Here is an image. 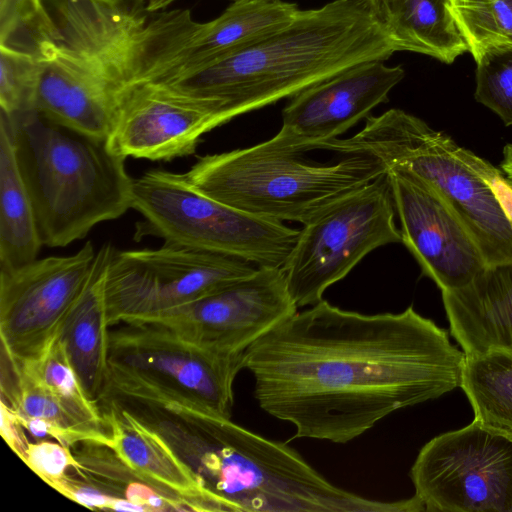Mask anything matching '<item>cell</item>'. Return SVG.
Returning a JSON list of instances; mask_svg holds the SVG:
<instances>
[{
    "label": "cell",
    "instance_id": "6da1fadb",
    "mask_svg": "<svg viewBox=\"0 0 512 512\" xmlns=\"http://www.w3.org/2000/svg\"><path fill=\"white\" fill-rule=\"evenodd\" d=\"M463 351L413 306L362 314L326 300L252 344L254 398L295 427L293 438L344 444L393 412L461 386Z\"/></svg>",
    "mask_w": 512,
    "mask_h": 512
},
{
    "label": "cell",
    "instance_id": "7a4b0ae2",
    "mask_svg": "<svg viewBox=\"0 0 512 512\" xmlns=\"http://www.w3.org/2000/svg\"><path fill=\"white\" fill-rule=\"evenodd\" d=\"M127 409L158 432L224 511L419 512L413 496L378 501L332 484L285 442L144 386Z\"/></svg>",
    "mask_w": 512,
    "mask_h": 512
},
{
    "label": "cell",
    "instance_id": "3957f363",
    "mask_svg": "<svg viewBox=\"0 0 512 512\" xmlns=\"http://www.w3.org/2000/svg\"><path fill=\"white\" fill-rule=\"evenodd\" d=\"M397 49L361 0L300 10L262 40L199 70L157 82L214 102L224 120L291 98L353 65Z\"/></svg>",
    "mask_w": 512,
    "mask_h": 512
},
{
    "label": "cell",
    "instance_id": "277c9868",
    "mask_svg": "<svg viewBox=\"0 0 512 512\" xmlns=\"http://www.w3.org/2000/svg\"><path fill=\"white\" fill-rule=\"evenodd\" d=\"M7 115L43 245L66 247L131 208L133 178L126 158L113 152L107 139L62 126L36 111Z\"/></svg>",
    "mask_w": 512,
    "mask_h": 512
},
{
    "label": "cell",
    "instance_id": "5b68a950",
    "mask_svg": "<svg viewBox=\"0 0 512 512\" xmlns=\"http://www.w3.org/2000/svg\"><path fill=\"white\" fill-rule=\"evenodd\" d=\"M316 151L279 131L257 145L199 157L185 173L202 193L250 215L306 223L385 174L369 154L317 161Z\"/></svg>",
    "mask_w": 512,
    "mask_h": 512
},
{
    "label": "cell",
    "instance_id": "8992f818",
    "mask_svg": "<svg viewBox=\"0 0 512 512\" xmlns=\"http://www.w3.org/2000/svg\"><path fill=\"white\" fill-rule=\"evenodd\" d=\"M337 154H369L388 170L408 172L431 186L454 210L487 265L512 261V227L491 190L466 162L464 149L401 109L368 116L350 138L328 142Z\"/></svg>",
    "mask_w": 512,
    "mask_h": 512
},
{
    "label": "cell",
    "instance_id": "52a82bcc",
    "mask_svg": "<svg viewBox=\"0 0 512 512\" xmlns=\"http://www.w3.org/2000/svg\"><path fill=\"white\" fill-rule=\"evenodd\" d=\"M131 208L143 221L135 238L154 236L164 243L283 268L299 230L260 218L199 191L185 176L152 169L133 179Z\"/></svg>",
    "mask_w": 512,
    "mask_h": 512
},
{
    "label": "cell",
    "instance_id": "ba28073f",
    "mask_svg": "<svg viewBox=\"0 0 512 512\" xmlns=\"http://www.w3.org/2000/svg\"><path fill=\"white\" fill-rule=\"evenodd\" d=\"M395 213L386 172L302 224L282 268L296 306L320 302L368 253L402 242Z\"/></svg>",
    "mask_w": 512,
    "mask_h": 512
},
{
    "label": "cell",
    "instance_id": "9c48e42d",
    "mask_svg": "<svg viewBox=\"0 0 512 512\" xmlns=\"http://www.w3.org/2000/svg\"><path fill=\"white\" fill-rule=\"evenodd\" d=\"M258 267L241 259L164 243L114 250L105 277L110 327L133 324L210 295Z\"/></svg>",
    "mask_w": 512,
    "mask_h": 512
},
{
    "label": "cell",
    "instance_id": "30bf717a",
    "mask_svg": "<svg viewBox=\"0 0 512 512\" xmlns=\"http://www.w3.org/2000/svg\"><path fill=\"white\" fill-rule=\"evenodd\" d=\"M409 476L425 511L512 512V438L473 420L424 444Z\"/></svg>",
    "mask_w": 512,
    "mask_h": 512
},
{
    "label": "cell",
    "instance_id": "8fae6325",
    "mask_svg": "<svg viewBox=\"0 0 512 512\" xmlns=\"http://www.w3.org/2000/svg\"><path fill=\"white\" fill-rule=\"evenodd\" d=\"M115 326L109 332V372L146 382L231 419L233 384L244 369L245 353L210 350L158 325Z\"/></svg>",
    "mask_w": 512,
    "mask_h": 512
},
{
    "label": "cell",
    "instance_id": "7c38bea8",
    "mask_svg": "<svg viewBox=\"0 0 512 512\" xmlns=\"http://www.w3.org/2000/svg\"><path fill=\"white\" fill-rule=\"evenodd\" d=\"M95 255L88 241L71 255L0 271L1 353L35 362L49 350L87 285Z\"/></svg>",
    "mask_w": 512,
    "mask_h": 512
},
{
    "label": "cell",
    "instance_id": "4fadbf2b",
    "mask_svg": "<svg viewBox=\"0 0 512 512\" xmlns=\"http://www.w3.org/2000/svg\"><path fill=\"white\" fill-rule=\"evenodd\" d=\"M282 268L251 275L186 305L133 324H153L202 347L244 354L258 339L297 312Z\"/></svg>",
    "mask_w": 512,
    "mask_h": 512
},
{
    "label": "cell",
    "instance_id": "5bb4252c",
    "mask_svg": "<svg viewBox=\"0 0 512 512\" xmlns=\"http://www.w3.org/2000/svg\"><path fill=\"white\" fill-rule=\"evenodd\" d=\"M216 104L157 82L119 92L109 148L125 158L170 161L195 153L204 134L225 124Z\"/></svg>",
    "mask_w": 512,
    "mask_h": 512
},
{
    "label": "cell",
    "instance_id": "9a60e30c",
    "mask_svg": "<svg viewBox=\"0 0 512 512\" xmlns=\"http://www.w3.org/2000/svg\"><path fill=\"white\" fill-rule=\"evenodd\" d=\"M402 243L443 291L467 284L487 264L473 236L448 203L420 178L388 170Z\"/></svg>",
    "mask_w": 512,
    "mask_h": 512
},
{
    "label": "cell",
    "instance_id": "2e32d148",
    "mask_svg": "<svg viewBox=\"0 0 512 512\" xmlns=\"http://www.w3.org/2000/svg\"><path fill=\"white\" fill-rule=\"evenodd\" d=\"M40 74L34 111L62 126L107 139L115 118L121 72L97 57L65 48L52 41L36 50Z\"/></svg>",
    "mask_w": 512,
    "mask_h": 512
},
{
    "label": "cell",
    "instance_id": "e0dca14e",
    "mask_svg": "<svg viewBox=\"0 0 512 512\" xmlns=\"http://www.w3.org/2000/svg\"><path fill=\"white\" fill-rule=\"evenodd\" d=\"M402 66L374 60L353 65L290 98L279 131L314 150L339 138L379 104L402 81Z\"/></svg>",
    "mask_w": 512,
    "mask_h": 512
},
{
    "label": "cell",
    "instance_id": "ac0fdd59",
    "mask_svg": "<svg viewBox=\"0 0 512 512\" xmlns=\"http://www.w3.org/2000/svg\"><path fill=\"white\" fill-rule=\"evenodd\" d=\"M98 403L109 432L108 446L131 468L191 511H224L158 432L109 398Z\"/></svg>",
    "mask_w": 512,
    "mask_h": 512
},
{
    "label": "cell",
    "instance_id": "d6986e66",
    "mask_svg": "<svg viewBox=\"0 0 512 512\" xmlns=\"http://www.w3.org/2000/svg\"><path fill=\"white\" fill-rule=\"evenodd\" d=\"M441 293L465 357L512 349V261L486 265L464 286Z\"/></svg>",
    "mask_w": 512,
    "mask_h": 512
},
{
    "label": "cell",
    "instance_id": "ffe728a7",
    "mask_svg": "<svg viewBox=\"0 0 512 512\" xmlns=\"http://www.w3.org/2000/svg\"><path fill=\"white\" fill-rule=\"evenodd\" d=\"M300 9L283 0H234L217 18L198 24L180 52L150 82L199 70L288 25Z\"/></svg>",
    "mask_w": 512,
    "mask_h": 512
},
{
    "label": "cell",
    "instance_id": "44dd1931",
    "mask_svg": "<svg viewBox=\"0 0 512 512\" xmlns=\"http://www.w3.org/2000/svg\"><path fill=\"white\" fill-rule=\"evenodd\" d=\"M115 248L97 251L87 285L66 319L59 340L87 394L98 401L108 381L109 332L105 277Z\"/></svg>",
    "mask_w": 512,
    "mask_h": 512
},
{
    "label": "cell",
    "instance_id": "7402d4cb",
    "mask_svg": "<svg viewBox=\"0 0 512 512\" xmlns=\"http://www.w3.org/2000/svg\"><path fill=\"white\" fill-rule=\"evenodd\" d=\"M395 45L451 64L468 51L448 0H361Z\"/></svg>",
    "mask_w": 512,
    "mask_h": 512
},
{
    "label": "cell",
    "instance_id": "603a6c76",
    "mask_svg": "<svg viewBox=\"0 0 512 512\" xmlns=\"http://www.w3.org/2000/svg\"><path fill=\"white\" fill-rule=\"evenodd\" d=\"M42 246L32 201L18 167L11 122L0 111V271H12L36 260Z\"/></svg>",
    "mask_w": 512,
    "mask_h": 512
},
{
    "label": "cell",
    "instance_id": "cb8c5ba5",
    "mask_svg": "<svg viewBox=\"0 0 512 512\" xmlns=\"http://www.w3.org/2000/svg\"><path fill=\"white\" fill-rule=\"evenodd\" d=\"M1 400L19 417L37 418L52 426L51 437L73 447L81 442L109 444V433L91 429L69 414L42 383L31 364L2 353Z\"/></svg>",
    "mask_w": 512,
    "mask_h": 512
},
{
    "label": "cell",
    "instance_id": "d4e9b609",
    "mask_svg": "<svg viewBox=\"0 0 512 512\" xmlns=\"http://www.w3.org/2000/svg\"><path fill=\"white\" fill-rule=\"evenodd\" d=\"M78 462L75 474L110 496L123 498L148 511H191L180 499L166 493L131 468L109 446L81 442L71 447Z\"/></svg>",
    "mask_w": 512,
    "mask_h": 512
},
{
    "label": "cell",
    "instance_id": "484cf974",
    "mask_svg": "<svg viewBox=\"0 0 512 512\" xmlns=\"http://www.w3.org/2000/svg\"><path fill=\"white\" fill-rule=\"evenodd\" d=\"M460 387L474 421L512 438V349L465 357Z\"/></svg>",
    "mask_w": 512,
    "mask_h": 512
},
{
    "label": "cell",
    "instance_id": "4316f807",
    "mask_svg": "<svg viewBox=\"0 0 512 512\" xmlns=\"http://www.w3.org/2000/svg\"><path fill=\"white\" fill-rule=\"evenodd\" d=\"M26 363L32 365L42 383L76 420L109 433L98 401L87 394L59 338L40 359Z\"/></svg>",
    "mask_w": 512,
    "mask_h": 512
},
{
    "label": "cell",
    "instance_id": "83f0119b",
    "mask_svg": "<svg viewBox=\"0 0 512 512\" xmlns=\"http://www.w3.org/2000/svg\"><path fill=\"white\" fill-rule=\"evenodd\" d=\"M448 6L474 60L491 48L512 45V0H448Z\"/></svg>",
    "mask_w": 512,
    "mask_h": 512
},
{
    "label": "cell",
    "instance_id": "f1b7e54d",
    "mask_svg": "<svg viewBox=\"0 0 512 512\" xmlns=\"http://www.w3.org/2000/svg\"><path fill=\"white\" fill-rule=\"evenodd\" d=\"M39 74L36 53L0 45V111L9 115L34 111Z\"/></svg>",
    "mask_w": 512,
    "mask_h": 512
},
{
    "label": "cell",
    "instance_id": "f546056e",
    "mask_svg": "<svg viewBox=\"0 0 512 512\" xmlns=\"http://www.w3.org/2000/svg\"><path fill=\"white\" fill-rule=\"evenodd\" d=\"M53 36L46 0H0V45L35 53Z\"/></svg>",
    "mask_w": 512,
    "mask_h": 512
},
{
    "label": "cell",
    "instance_id": "4dcf8cb0",
    "mask_svg": "<svg viewBox=\"0 0 512 512\" xmlns=\"http://www.w3.org/2000/svg\"><path fill=\"white\" fill-rule=\"evenodd\" d=\"M475 62L476 100L512 126V45L491 48Z\"/></svg>",
    "mask_w": 512,
    "mask_h": 512
},
{
    "label": "cell",
    "instance_id": "1f68e13d",
    "mask_svg": "<svg viewBox=\"0 0 512 512\" xmlns=\"http://www.w3.org/2000/svg\"><path fill=\"white\" fill-rule=\"evenodd\" d=\"M21 459L50 486L78 465L70 447L47 440L29 442Z\"/></svg>",
    "mask_w": 512,
    "mask_h": 512
},
{
    "label": "cell",
    "instance_id": "d6a6232c",
    "mask_svg": "<svg viewBox=\"0 0 512 512\" xmlns=\"http://www.w3.org/2000/svg\"><path fill=\"white\" fill-rule=\"evenodd\" d=\"M51 487L70 500L90 509L145 512L141 506L123 498L110 496L79 475L75 478L69 472Z\"/></svg>",
    "mask_w": 512,
    "mask_h": 512
},
{
    "label": "cell",
    "instance_id": "836d02e7",
    "mask_svg": "<svg viewBox=\"0 0 512 512\" xmlns=\"http://www.w3.org/2000/svg\"><path fill=\"white\" fill-rule=\"evenodd\" d=\"M464 158L487 184L512 227V181L502 170L466 148L464 149Z\"/></svg>",
    "mask_w": 512,
    "mask_h": 512
},
{
    "label": "cell",
    "instance_id": "e575fe53",
    "mask_svg": "<svg viewBox=\"0 0 512 512\" xmlns=\"http://www.w3.org/2000/svg\"><path fill=\"white\" fill-rule=\"evenodd\" d=\"M0 433L9 447L21 458L29 444L17 414L1 400Z\"/></svg>",
    "mask_w": 512,
    "mask_h": 512
},
{
    "label": "cell",
    "instance_id": "d590c367",
    "mask_svg": "<svg viewBox=\"0 0 512 512\" xmlns=\"http://www.w3.org/2000/svg\"><path fill=\"white\" fill-rule=\"evenodd\" d=\"M140 2L144 10L150 13H156L172 5L177 0H137Z\"/></svg>",
    "mask_w": 512,
    "mask_h": 512
},
{
    "label": "cell",
    "instance_id": "8d00e7d4",
    "mask_svg": "<svg viewBox=\"0 0 512 512\" xmlns=\"http://www.w3.org/2000/svg\"><path fill=\"white\" fill-rule=\"evenodd\" d=\"M501 170L512 181V143L503 148Z\"/></svg>",
    "mask_w": 512,
    "mask_h": 512
},
{
    "label": "cell",
    "instance_id": "74e56055",
    "mask_svg": "<svg viewBox=\"0 0 512 512\" xmlns=\"http://www.w3.org/2000/svg\"><path fill=\"white\" fill-rule=\"evenodd\" d=\"M232 1H234V0H232Z\"/></svg>",
    "mask_w": 512,
    "mask_h": 512
}]
</instances>
